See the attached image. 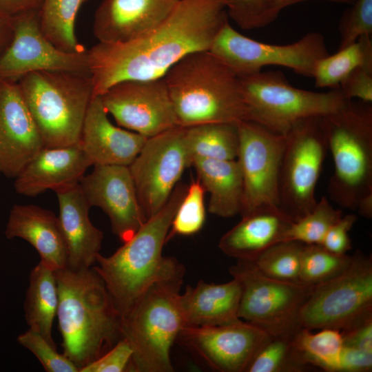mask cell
I'll return each mask as SVG.
<instances>
[{"instance_id": "d6a6232c", "label": "cell", "mask_w": 372, "mask_h": 372, "mask_svg": "<svg viewBox=\"0 0 372 372\" xmlns=\"http://www.w3.org/2000/svg\"><path fill=\"white\" fill-rule=\"evenodd\" d=\"M310 0H225L229 17L242 30L265 28L278 17L286 8ZM352 5L355 0H321Z\"/></svg>"}, {"instance_id": "60d3db41", "label": "cell", "mask_w": 372, "mask_h": 372, "mask_svg": "<svg viewBox=\"0 0 372 372\" xmlns=\"http://www.w3.org/2000/svg\"><path fill=\"white\" fill-rule=\"evenodd\" d=\"M347 100L358 99L372 102V60L353 69L338 88Z\"/></svg>"}, {"instance_id": "83f0119b", "label": "cell", "mask_w": 372, "mask_h": 372, "mask_svg": "<svg viewBox=\"0 0 372 372\" xmlns=\"http://www.w3.org/2000/svg\"><path fill=\"white\" fill-rule=\"evenodd\" d=\"M58 301L54 271L40 260L30 273L24 302L25 318L29 329L41 334L54 347L52 332Z\"/></svg>"}, {"instance_id": "1f68e13d", "label": "cell", "mask_w": 372, "mask_h": 372, "mask_svg": "<svg viewBox=\"0 0 372 372\" xmlns=\"http://www.w3.org/2000/svg\"><path fill=\"white\" fill-rule=\"evenodd\" d=\"M318 330L313 332L300 328L293 337V345L309 366L338 372L339 358L344 346L341 331L331 328Z\"/></svg>"}, {"instance_id": "5b68a950", "label": "cell", "mask_w": 372, "mask_h": 372, "mask_svg": "<svg viewBox=\"0 0 372 372\" xmlns=\"http://www.w3.org/2000/svg\"><path fill=\"white\" fill-rule=\"evenodd\" d=\"M333 161L327 193L339 207L372 217V105L351 99L325 116Z\"/></svg>"}, {"instance_id": "9a60e30c", "label": "cell", "mask_w": 372, "mask_h": 372, "mask_svg": "<svg viewBox=\"0 0 372 372\" xmlns=\"http://www.w3.org/2000/svg\"><path fill=\"white\" fill-rule=\"evenodd\" d=\"M39 12L12 17V37L0 56V79L18 81L39 71L90 74L88 50L68 52L55 46L41 31Z\"/></svg>"}, {"instance_id": "8d00e7d4", "label": "cell", "mask_w": 372, "mask_h": 372, "mask_svg": "<svg viewBox=\"0 0 372 372\" xmlns=\"http://www.w3.org/2000/svg\"><path fill=\"white\" fill-rule=\"evenodd\" d=\"M352 256L339 255L321 245L304 244L301 254L300 278L302 283L316 286L342 273L350 265Z\"/></svg>"}, {"instance_id": "7dc6e473", "label": "cell", "mask_w": 372, "mask_h": 372, "mask_svg": "<svg viewBox=\"0 0 372 372\" xmlns=\"http://www.w3.org/2000/svg\"><path fill=\"white\" fill-rule=\"evenodd\" d=\"M12 33V18L0 13V56L8 46Z\"/></svg>"}, {"instance_id": "603a6c76", "label": "cell", "mask_w": 372, "mask_h": 372, "mask_svg": "<svg viewBox=\"0 0 372 372\" xmlns=\"http://www.w3.org/2000/svg\"><path fill=\"white\" fill-rule=\"evenodd\" d=\"M55 192L59 206L58 218L67 248V267L72 270L90 268L99 254L103 234L89 218L90 206L79 183Z\"/></svg>"}, {"instance_id": "ffe728a7", "label": "cell", "mask_w": 372, "mask_h": 372, "mask_svg": "<svg viewBox=\"0 0 372 372\" xmlns=\"http://www.w3.org/2000/svg\"><path fill=\"white\" fill-rule=\"evenodd\" d=\"M179 0H103L95 12L93 33L99 42L125 43L162 21Z\"/></svg>"}, {"instance_id": "44dd1931", "label": "cell", "mask_w": 372, "mask_h": 372, "mask_svg": "<svg viewBox=\"0 0 372 372\" xmlns=\"http://www.w3.org/2000/svg\"><path fill=\"white\" fill-rule=\"evenodd\" d=\"M101 97L94 96L84 119L80 143L91 165L128 166L147 138L113 125Z\"/></svg>"}, {"instance_id": "4dcf8cb0", "label": "cell", "mask_w": 372, "mask_h": 372, "mask_svg": "<svg viewBox=\"0 0 372 372\" xmlns=\"http://www.w3.org/2000/svg\"><path fill=\"white\" fill-rule=\"evenodd\" d=\"M369 60H372L371 36L364 35L335 54L317 61L312 76L315 87L338 89L353 69Z\"/></svg>"}, {"instance_id": "e575fe53", "label": "cell", "mask_w": 372, "mask_h": 372, "mask_svg": "<svg viewBox=\"0 0 372 372\" xmlns=\"http://www.w3.org/2000/svg\"><path fill=\"white\" fill-rule=\"evenodd\" d=\"M343 216L329 199L322 196L313 209L296 221L285 231L283 241H296L305 245H321L330 227Z\"/></svg>"}, {"instance_id": "ab89813d", "label": "cell", "mask_w": 372, "mask_h": 372, "mask_svg": "<svg viewBox=\"0 0 372 372\" xmlns=\"http://www.w3.org/2000/svg\"><path fill=\"white\" fill-rule=\"evenodd\" d=\"M18 342L31 351L47 372H79V369L63 353L56 351L39 333L30 329L17 337Z\"/></svg>"}, {"instance_id": "30bf717a", "label": "cell", "mask_w": 372, "mask_h": 372, "mask_svg": "<svg viewBox=\"0 0 372 372\" xmlns=\"http://www.w3.org/2000/svg\"><path fill=\"white\" fill-rule=\"evenodd\" d=\"M229 271L240 286V319L271 336L293 335L302 328L300 310L314 286L272 278L250 261L237 260Z\"/></svg>"}, {"instance_id": "52a82bcc", "label": "cell", "mask_w": 372, "mask_h": 372, "mask_svg": "<svg viewBox=\"0 0 372 372\" xmlns=\"http://www.w3.org/2000/svg\"><path fill=\"white\" fill-rule=\"evenodd\" d=\"M17 82L45 147L68 146L80 141L94 97L90 74L39 71Z\"/></svg>"}, {"instance_id": "2e32d148", "label": "cell", "mask_w": 372, "mask_h": 372, "mask_svg": "<svg viewBox=\"0 0 372 372\" xmlns=\"http://www.w3.org/2000/svg\"><path fill=\"white\" fill-rule=\"evenodd\" d=\"M99 96L119 126L146 138L178 126L164 77L123 81Z\"/></svg>"}, {"instance_id": "9c48e42d", "label": "cell", "mask_w": 372, "mask_h": 372, "mask_svg": "<svg viewBox=\"0 0 372 372\" xmlns=\"http://www.w3.org/2000/svg\"><path fill=\"white\" fill-rule=\"evenodd\" d=\"M278 175L280 209L293 222L316 205V187L328 149L323 117L296 122L285 134Z\"/></svg>"}, {"instance_id": "f6af8a7d", "label": "cell", "mask_w": 372, "mask_h": 372, "mask_svg": "<svg viewBox=\"0 0 372 372\" xmlns=\"http://www.w3.org/2000/svg\"><path fill=\"white\" fill-rule=\"evenodd\" d=\"M372 369V352L343 346L338 372H369Z\"/></svg>"}, {"instance_id": "7a4b0ae2", "label": "cell", "mask_w": 372, "mask_h": 372, "mask_svg": "<svg viewBox=\"0 0 372 372\" xmlns=\"http://www.w3.org/2000/svg\"><path fill=\"white\" fill-rule=\"evenodd\" d=\"M63 354L79 370L122 338L121 317L93 268L54 271Z\"/></svg>"}, {"instance_id": "836d02e7", "label": "cell", "mask_w": 372, "mask_h": 372, "mask_svg": "<svg viewBox=\"0 0 372 372\" xmlns=\"http://www.w3.org/2000/svg\"><path fill=\"white\" fill-rule=\"evenodd\" d=\"M293 335L271 336L255 354L246 372H300L311 368L296 349Z\"/></svg>"}, {"instance_id": "4316f807", "label": "cell", "mask_w": 372, "mask_h": 372, "mask_svg": "<svg viewBox=\"0 0 372 372\" xmlns=\"http://www.w3.org/2000/svg\"><path fill=\"white\" fill-rule=\"evenodd\" d=\"M198 179L209 194V212L223 218L240 214L243 200V180L235 160L200 158L193 161Z\"/></svg>"}, {"instance_id": "4fadbf2b", "label": "cell", "mask_w": 372, "mask_h": 372, "mask_svg": "<svg viewBox=\"0 0 372 372\" xmlns=\"http://www.w3.org/2000/svg\"><path fill=\"white\" fill-rule=\"evenodd\" d=\"M184 134L185 127L177 126L147 138L128 165L147 220L165 205L185 169L190 167Z\"/></svg>"}, {"instance_id": "277c9868", "label": "cell", "mask_w": 372, "mask_h": 372, "mask_svg": "<svg viewBox=\"0 0 372 372\" xmlns=\"http://www.w3.org/2000/svg\"><path fill=\"white\" fill-rule=\"evenodd\" d=\"M164 79L178 126L246 120L239 77L209 50L185 56Z\"/></svg>"}, {"instance_id": "ba28073f", "label": "cell", "mask_w": 372, "mask_h": 372, "mask_svg": "<svg viewBox=\"0 0 372 372\" xmlns=\"http://www.w3.org/2000/svg\"><path fill=\"white\" fill-rule=\"evenodd\" d=\"M239 80L247 108L245 121L282 135L296 122L325 116L347 100L339 89L321 92L295 87L279 70L260 71Z\"/></svg>"}, {"instance_id": "6da1fadb", "label": "cell", "mask_w": 372, "mask_h": 372, "mask_svg": "<svg viewBox=\"0 0 372 372\" xmlns=\"http://www.w3.org/2000/svg\"><path fill=\"white\" fill-rule=\"evenodd\" d=\"M227 21L225 0H179L163 21L141 37L98 42L88 50L94 96L123 81L164 77L189 54L209 50Z\"/></svg>"}, {"instance_id": "e0dca14e", "label": "cell", "mask_w": 372, "mask_h": 372, "mask_svg": "<svg viewBox=\"0 0 372 372\" xmlns=\"http://www.w3.org/2000/svg\"><path fill=\"white\" fill-rule=\"evenodd\" d=\"M270 337L260 328L238 319L220 325L186 327L177 340L215 371L246 372Z\"/></svg>"}, {"instance_id": "f1b7e54d", "label": "cell", "mask_w": 372, "mask_h": 372, "mask_svg": "<svg viewBox=\"0 0 372 372\" xmlns=\"http://www.w3.org/2000/svg\"><path fill=\"white\" fill-rule=\"evenodd\" d=\"M190 166L200 158L235 160L239 149L237 123H212L185 127Z\"/></svg>"}, {"instance_id": "8992f818", "label": "cell", "mask_w": 372, "mask_h": 372, "mask_svg": "<svg viewBox=\"0 0 372 372\" xmlns=\"http://www.w3.org/2000/svg\"><path fill=\"white\" fill-rule=\"evenodd\" d=\"M185 271L152 284L121 317L132 356L128 371L172 372L170 352L185 323L179 302Z\"/></svg>"}, {"instance_id": "484cf974", "label": "cell", "mask_w": 372, "mask_h": 372, "mask_svg": "<svg viewBox=\"0 0 372 372\" xmlns=\"http://www.w3.org/2000/svg\"><path fill=\"white\" fill-rule=\"evenodd\" d=\"M241 289L237 280L225 283L200 280L180 293L179 302L186 327H207L234 322L238 318Z\"/></svg>"}, {"instance_id": "f35d334b", "label": "cell", "mask_w": 372, "mask_h": 372, "mask_svg": "<svg viewBox=\"0 0 372 372\" xmlns=\"http://www.w3.org/2000/svg\"><path fill=\"white\" fill-rule=\"evenodd\" d=\"M338 32L340 50L364 35H372V0H355L342 15Z\"/></svg>"}, {"instance_id": "7c38bea8", "label": "cell", "mask_w": 372, "mask_h": 372, "mask_svg": "<svg viewBox=\"0 0 372 372\" xmlns=\"http://www.w3.org/2000/svg\"><path fill=\"white\" fill-rule=\"evenodd\" d=\"M238 77L278 65L311 77L318 60L329 54L324 36L311 32L294 43L274 45L250 39L235 30L227 21L209 50Z\"/></svg>"}, {"instance_id": "7402d4cb", "label": "cell", "mask_w": 372, "mask_h": 372, "mask_svg": "<svg viewBox=\"0 0 372 372\" xmlns=\"http://www.w3.org/2000/svg\"><path fill=\"white\" fill-rule=\"evenodd\" d=\"M90 166L80 141L59 147H43L15 177L16 192L35 196L48 189L54 192L79 183Z\"/></svg>"}, {"instance_id": "d4e9b609", "label": "cell", "mask_w": 372, "mask_h": 372, "mask_svg": "<svg viewBox=\"0 0 372 372\" xmlns=\"http://www.w3.org/2000/svg\"><path fill=\"white\" fill-rule=\"evenodd\" d=\"M292 220L279 208L267 207L242 216L220 239L218 247L237 260L254 261L265 250L283 241Z\"/></svg>"}, {"instance_id": "8fae6325", "label": "cell", "mask_w": 372, "mask_h": 372, "mask_svg": "<svg viewBox=\"0 0 372 372\" xmlns=\"http://www.w3.org/2000/svg\"><path fill=\"white\" fill-rule=\"evenodd\" d=\"M372 314V258L357 250L349 266L313 287L299 313L301 327L342 331Z\"/></svg>"}, {"instance_id": "7bdbcfd3", "label": "cell", "mask_w": 372, "mask_h": 372, "mask_svg": "<svg viewBox=\"0 0 372 372\" xmlns=\"http://www.w3.org/2000/svg\"><path fill=\"white\" fill-rule=\"evenodd\" d=\"M358 220L356 215H343L327 232L321 245L328 251L339 254H347L352 249L349 232Z\"/></svg>"}, {"instance_id": "d590c367", "label": "cell", "mask_w": 372, "mask_h": 372, "mask_svg": "<svg viewBox=\"0 0 372 372\" xmlns=\"http://www.w3.org/2000/svg\"><path fill=\"white\" fill-rule=\"evenodd\" d=\"M303 246V243L296 241H282L250 262L269 277L285 282L302 283L300 273Z\"/></svg>"}, {"instance_id": "ee69618b", "label": "cell", "mask_w": 372, "mask_h": 372, "mask_svg": "<svg viewBox=\"0 0 372 372\" xmlns=\"http://www.w3.org/2000/svg\"><path fill=\"white\" fill-rule=\"evenodd\" d=\"M340 331L344 346L372 352V314Z\"/></svg>"}, {"instance_id": "5bb4252c", "label": "cell", "mask_w": 372, "mask_h": 372, "mask_svg": "<svg viewBox=\"0 0 372 372\" xmlns=\"http://www.w3.org/2000/svg\"><path fill=\"white\" fill-rule=\"evenodd\" d=\"M237 125L240 143L236 160L244 188L241 217L262 207L279 208L278 175L285 135L250 121Z\"/></svg>"}, {"instance_id": "ac0fdd59", "label": "cell", "mask_w": 372, "mask_h": 372, "mask_svg": "<svg viewBox=\"0 0 372 372\" xmlns=\"http://www.w3.org/2000/svg\"><path fill=\"white\" fill-rule=\"evenodd\" d=\"M79 185L88 205L101 208L107 215L113 233L123 242L147 220L128 166L94 165Z\"/></svg>"}, {"instance_id": "74e56055", "label": "cell", "mask_w": 372, "mask_h": 372, "mask_svg": "<svg viewBox=\"0 0 372 372\" xmlns=\"http://www.w3.org/2000/svg\"><path fill=\"white\" fill-rule=\"evenodd\" d=\"M205 193L198 178L187 185L173 218L167 242L174 236H191L203 228L206 216Z\"/></svg>"}, {"instance_id": "b9f144b4", "label": "cell", "mask_w": 372, "mask_h": 372, "mask_svg": "<svg viewBox=\"0 0 372 372\" xmlns=\"http://www.w3.org/2000/svg\"><path fill=\"white\" fill-rule=\"evenodd\" d=\"M132 349L128 342L121 338L100 358L81 369L80 372L128 371Z\"/></svg>"}, {"instance_id": "3957f363", "label": "cell", "mask_w": 372, "mask_h": 372, "mask_svg": "<svg viewBox=\"0 0 372 372\" xmlns=\"http://www.w3.org/2000/svg\"><path fill=\"white\" fill-rule=\"evenodd\" d=\"M178 182L165 205L114 254H97L92 268L103 280L121 317L155 282L185 271L176 258L163 256L174 214L187 191Z\"/></svg>"}, {"instance_id": "cb8c5ba5", "label": "cell", "mask_w": 372, "mask_h": 372, "mask_svg": "<svg viewBox=\"0 0 372 372\" xmlns=\"http://www.w3.org/2000/svg\"><path fill=\"white\" fill-rule=\"evenodd\" d=\"M5 234L28 242L41 261L54 271L68 266V253L59 218L51 211L33 205H14L10 210Z\"/></svg>"}, {"instance_id": "d6986e66", "label": "cell", "mask_w": 372, "mask_h": 372, "mask_svg": "<svg viewBox=\"0 0 372 372\" xmlns=\"http://www.w3.org/2000/svg\"><path fill=\"white\" fill-rule=\"evenodd\" d=\"M43 147L18 82L0 79V173L15 178Z\"/></svg>"}, {"instance_id": "f546056e", "label": "cell", "mask_w": 372, "mask_h": 372, "mask_svg": "<svg viewBox=\"0 0 372 372\" xmlns=\"http://www.w3.org/2000/svg\"><path fill=\"white\" fill-rule=\"evenodd\" d=\"M88 0H44L40 10L42 32L55 46L68 52L86 50L79 43L75 22L81 6Z\"/></svg>"}, {"instance_id": "bcb514c9", "label": "cell", "mask_w": 372, "mask_h": 372, "mask_svg": "<svg viewBox=\"0 0 372 372\" xmlns=\"http://www.w3.org/2000/svg\"><path fill=\"white\" fill-rule=\"evenodd\" d=\"M44 0H0V13L14 17L31 11L40 10Z\"/></svg>"}]
</instances>
